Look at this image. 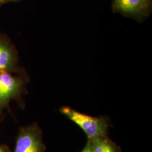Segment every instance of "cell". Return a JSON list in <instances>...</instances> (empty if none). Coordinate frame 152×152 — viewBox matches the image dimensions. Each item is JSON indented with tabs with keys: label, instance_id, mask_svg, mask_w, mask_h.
<instances>
[{
	"label": "cell",
	"instance_id": "obj_1",
	"mask_svg": "<svg viewBox=\"0 0 152 152\" xmlns=\"http://www.w3.org/2000/svg\"><path fill=\"white\" fill-rule=\"evenodd\" d=\"M27 78L24 75L0 71V121L6 109H9L12 100L19 101L24 94Z\"/></svg>",
	"mask_w": 152,
	"mask_h": 152
},
{
	"label": "cell",
	"instance_id": "obj_8",
	"mask_svg": "<svg viewBox=\"0 0 152 152\" xmlns=\"http://www.w3.org/2000/svg\"><path fill=\"white\" fill-rule=\"evenodd\" d=\"M0 152H11V150L7 145L0 144Z\"/></svg>",
	"mask_w": 152,
	"mask_h": 152
},
{
	"label": "cell",
	"instance_id": "obj_2",
	"mask_svg": "<svg viewBox=\"0 0 152 152\" xmlns=\"http://www.w3.org/2000/svg\"><path fill=\"white\" fill-rule=\"evenodd\" d=\"M60 112L78 126L87 135L88 140L106 136L108 126L103 117H96L83 114L70 107H63Z\"/></svg>",
	"mask_w": 152,
	"mask_h": 152
},
{
	"label": "cell",
	"instance_id": "obj_3",
	"mask_svg": "<svg viewBox=\"0 0 152 152\" xmlns=\"http://www.w3.org/2000/svg\"><path fill=\"white\" fill-rule=\"evenodd\" d=\"M45 149L42 131L36 123L19 129L14 152H44Z\"/></svg>",
	"mask_w": 152,
	"mask_h": 152
},
{
	"label": "cell",
	"instance_id": "obj_6",
	"mask_svg": "<svg viewBox=\"0 0 152 152\" xmlns=\"http://www.w3.org/2000/svg\"><path fill=\"white\" fill-rule=\"evenodd\" d=\"M92 152H118L117 147L106 136L91 140Z\"/></svg>",
	"mask_w": 152,
	"mask_h": 152
},
{
	"label": "cell",
	"instance_id": "obj_5",
	"mask_svg": "<svg viewBox=\"0 0 152 152\" xmlns=\"http://www.w3.org/2000/svg\"><path fill=\"white\" fill-rule=\"evenodd\" d=\"M18 55L9 38L0 34V71L11 73H23L19 66Z\"/></svg>",
	"mask_w": 152,
	"mask_h": 152
},
{
	"label": "cell",
	"instance_id": "obj_4",
	"mask_svg": "<svg viewBox=\"0 0 152 152\" xmlns=\"http://www.w3.org/2000/svg\"><path fill=\"white\" fill-rule=\"evenodd\" d=\"M152 0H113L112 8L114 12L141 22L152 12Z\"/></svg>",
	"mask_w": 152,
	"mask_h": 152
},
{
	"label": "cell",
	"instance_id": "obj_9",
	"mask_svg": "<svg viewBox=\"0 0 152 152\" xmlns=\"http://www.w3.org/2000/svg\"><path fill=\"white\" fill-rule=\"evenodd\" d=\"M2 3H5V2H13V1H18L19 0H2Z\"/></svg>",
	"mask_w": 152,
	"mask_h": 152
},
{
	"label": "cell",
	"instance_id": "obj_10",
	"mask_svg": "<svg viewBox=\"0 0 152 152\" xmlns=\"http://www.w3.org/2000/svg\"><path fill=\"white\" fill-rule=\"evenodd\" d=\"M2 4H3V3H2V0H0V6Z\"/></svg>",
	"mask_w": 152,
	"mask_h": 152
},
{
	"label": "cell",
	"instance_id": "obj_7",
	"mask_svg": "<svg viewBox=\"0 0 152 152\" xmlns=\"http://www.w3.org/2000/svg\"><path fill=\"white\" fill-rule=\"evenodd\" d=\"M81 152H92L91 141L90 140H88L86 145L84 148V149Z\"/></svg>",
	"mask_w": 152,
	"mask_h": 152
}]
</instances>
